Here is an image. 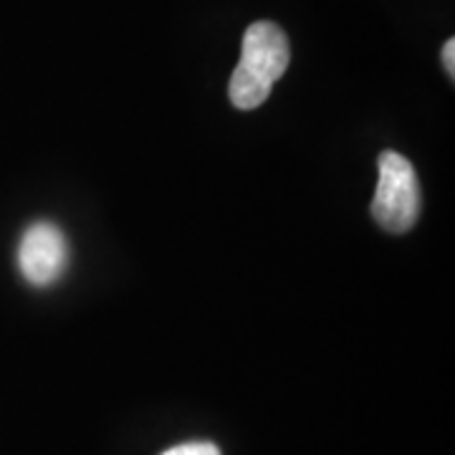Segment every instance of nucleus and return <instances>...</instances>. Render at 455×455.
I'll return each instance as SVG.
<instances>
[{"label":"nucleus","instance_id":"obj_5","mask_svg":"<svg viewBox=\"0 0 455 455\" xmlns=\"http://www.w3.org/2000/svg\"><path fill=\"white\" fill-rule=\"evenodd\" d=\"M443 64L448 68V76L453 79L455 76V41L448 38V44L443 46Z\"/></svg>","mask_w":455,"mask_h":455},{"label":"nucleus","instance_id":"obj_3","mask_svg":"<svg viewBox=\"0 0 455 455\" xmlns=\"http://www.w3.org/2000/svg\"><path fill=\"white\" fill-rule=\"evenodd\" d=\"M68 248L64 233L49 220L33 223L18 245V266L33 286H49L64 274Z\"/></svg>","mask_w":455,"mask_h":455},{"label":"nucleus","instance_id":"obj_2","mask_svg":"<svg viewBox=\"0 0 455 455\" xmlns=\"http://www.w3.org/2000/svg\"><path fill=\"white\" fill-rule=\"evenodd\" d=\"M379 180L372 197V218L387 233H407L420 218V182L415 167L400 152H382Z\"/></svg>","mask_w":455,"mask_h":455},{"label":"nucleus","instance_id":"obj_4","mask_svg":"<svg viewBox=\"0 0 455 455\" xmlns=\"http://www.w3.org/2000/svg\"><path fill=\"white\" fill-rule=\"evenodd\" d=\"M163 455H220V448L215 443H208V440H196V443L175 445V448L164 451Z\"/></svg>","mask_w":455,"mask_h":455},{"label":"nucleus","instance_id":"obj_1","mask_svg":"<svg viewBox=\"0 0 455 455\" xmlns=\"http://www.w3.org/2000/svg\"><path fill=\"white\" fill-rule=\"evenodd\" d=\"M289 38L283 28H278L271 20H259L248 26L241 44V61L235 66L228 97L235 109L251 112L271 97L274 84L289 68Z\"/></svg>","mask_w":455,"mask_h":455}]
</instances>
